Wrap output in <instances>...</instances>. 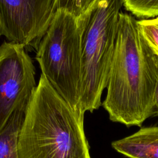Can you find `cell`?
Listing matches in <instances>:
<instances>
[{"mask_svg": "<svg viewBox=\"0 0 158 158\" xmlns=\"http://www.w3.org/2000/svg\"><path fill=\"white\" fill-rule=\"evenodd\" d=\"M96 0H57V10L69 12L76 17L85 12Z\"/></svg>", "mask_w": 158, "mask_h": 158, "instance_id": "10", "label": "cell"}, {"mask_svg": "<svg viewBox=\"0 0 158 158\" xmlns=\"http://www.w3.org/2000/svg\"><path fill=\"white\" fill-rule=\"evenodd\" d=\"M114 149L128 158H158V126L144 127L112 141Z\"/></svg>", "mask_w": 158, "mask_h": 158, "instance_id": "7", "label": "cell"}, {"mask_svg": "<svg viewBox=\"0 0 158 158\" xmlns=\"http://www.w3.org/2000/svg\"><path fill=\"white\" fill-rule=\"evenodd\" d=\"M20 43L0 45V131L12 113L28 106L36 88L33 60Z\"/></svg>", "mask_w": 158, "mask_h": 158, "instance_id": "5", "label": "cell"}, {"mask_svg": "<svg viewBox=\"0 0 158 158\" xmlns=\"http://www.w3.org/2000/svg\"><path fill=\"white\" fill-rule=\"evenodd\" d=\"M83 121L41 74L20 131V158H91Z\"/></svg>", "mask_w": 158, "mask_h": 158, "instance_id": "2", "label": "cell"}, {"mask_svg": "<svg viewBox=\"0 0 158 158\" xmlns=\"http://www.w3.org/2000/svg\"><path fill=\"white\" fill-rule=\"evenodd\" d=\"M123 0H96L77 18L81 52L80 111L93 112L102 105L117 38Z\"/></svg>", "mask_w": 158, "mask_h": 158, "instance_id": "3", "label": "cell"}, {"mask_svg": "<svg viewBox=\"0 0 158 158\" xmlns=\"http://www.w3.org/2000/svg\"><path fill=\"white\" fill-rule=\"evenodd\" d=\"M139 31L153 53L158 56V16L137 20Z\"/></svg>", "mask_w": 158, "mask_h": 158, "instance_id": "9", "label": "cell"}, {"mask_svg": "<svg viewBox=\"0 0 158 158\" xmlns=\"http://www.w3.org/2000/svg\"><path fill=\"white\" fill-rule=\"evenodd\" d=\"M44 77L75 111H80L81 52L77 18L57 9L35 57Z\"/></svg>", "mask_w": 158, "mask_h": 158, "instance_id": "4", "label": "cell"}, {"mask_svg": "<svg viewBox=\"0 0 158 158\" xmlns=\"http://www.w3.org/2000/svg\"><path fill=\"white\" fill-rule=\"evenodd\" d=\"M2 35V33H1V25H0V36Z\"/></svg>", "mask_w": 158, "mask_h": 158, "instance_id": "12", "label": "cell"}, {"mask_svg": "<svg viewBox=\"0 0 158 158\" xmlns=\"http://www.w3.org/2000/svg\"><path fill=\"white\" fill-rule=\"evenodd\" d=\"M156 64H157V83L154 94V102L152 111L151 117H158V56H156Z\"/></svg>", "mask_w": 158, "mask_h": 158, "instance_id": "11", "label": "cell"}, {"mask_svg": "<svg viewBox=\"0 0 158 158\" xmlns=\"http://www.w3.org/2000/svg\"><path fill=\"white\" fill-rule=\"evenodd\" d=\"M57 0H0L1 33L36 51L57 10Z\"/></svg>", "mask_w": 158, "mask_h": 158, "instance_id": "6", "label": "cell"}, {"mask_svg": "<svg viewBox=\"0 0 158 158\" xmlns=\"http://www.w3.org/2000/svg\"><path fill=\"white\" fill-rule=\"evenodd\" d=\"M28 106L17 109L0 131V158H20L19 136Z\"/></svg>", "mask_w": 158, "mask_h": 158, "instance_id": "8", "label": "cell"}, {"mask_svg": "<svg viewBox=\"0 0 158 158\" xmlns=\"http://www.w3.org/2000/svg\"><path fill=\"white\" fill-rule=\"evenodd\" d=\"M157 78L156 56L141 35L135 17L121 10L102 103L109 119L127 127H141L152 116Z\"/></svg>", "mask_w": 158, "mask_h": 158, "instance_id": "1", "label": "cell"}]
</instances>
